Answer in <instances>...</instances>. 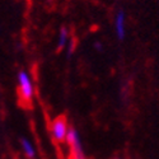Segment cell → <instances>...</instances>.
<instances>
[{"mask_svg":"<svg viewBox=\"0 0 159 159\" xmlns=\"http://www.w3.org/2000/svg\"><path fill=\"white\" fill-rule=\"evenodd\" d=\"M65 141L68 143L69 147H70L73 159H85L80 138H79L78 131L74 127H69V131H68V135H66V140Z\"/></svg>","mask_w":159,"mask_h":159,"instance_id":"cell-1","label":"cell"},{"mask_svg":"<svg viewBox=\"0 0 159 159\" xmlns=\"http://www.w3.org/2000/svg\"><path fill=\"white\" fill-rule=\"evenodd\" d=\"M68 131H69V126H68V120L64 115L59 116L56 120H54L51 126V132H52V136L54 139L59 143H62L66 140V135H68Z\"/></svg>","mask_w":159,"mask_h":159,"instance_id":"cell-2","label":"cell"},{"mask_svg":"<svg viewBox=\"0 0 159 159\" xmlns=\"http://www.w3.org/2000/svg\"><path fill=\"white\" fill-rule=\"evenodd\" d=\"M18 80H19V93L20 97L24 99V102H31L33 97V85L32 82L28 76V74L25 71H20L18 75Z\"/></svg>","mask_w":159,"mask_h":159,"instance_id":"cell-3","label":"cell"},{"mask_svg":"<svg viewBox=\"0 0 159 159\" xmlns=\"http://www.w3.org/2000/svg\"><path fill=\"white\" fill-rule=\"evenodd\" d=\"M115 30H116V34L118 37V39L125 38V13L122 10H118L116 14V19H115Z\"/></svg>","mask_w":159,"mask_h":159,"instance_id":"cell-4","label":"cell"},{"mask_svg":"<svg viewBox=\"0 0 159 159\" xmlns=\"http://www.w3.org/2000/svg\"><path fill=\"white\" fill-rule=\"evenodd\" d=\"M20 144H22V148H23L24 154L27 155L28 158H33L34 154H36V152H34V148L32 147V144L27 139H22L20 140Z\"/></svg>","mask_w":159,"mask_h":159,"instance_id":"cell-5","label":"cell"},{"mask_svg":"<svg viewBox=\"0 0 159 159\" xmlns=\"http://www.w3.org/2000/svg\"><path fill=\"white\" fill-rule=\"evenodd\" d=\"M66 41H68V30H66L65 27H62L60 30V34H59V48L65 47Z\"/></svg>","mask_w":159,"mask_h":159,"instance_id":"cell-6","label":"cell"},{"mask_svg":"<svg viewBox=\"0 0 159 159\" xmlns=\"http://www.w3.org/2000/svg\"><path fill=\"white\" fill-rule=\"evenodd\" d=\"M74 50H75V41H74V39H71V41L69 42V47H68V56L69 57L73 55Z\"/></svg>","mask_w":159,"mask_h":159,"instance_id":"cell-7","label":"cell"},{"mask_svg":"<svg viewBox=\"0 0 159 159\" xmlns=\"http://www.w3.org/2000/svg\"><path fill=\"white\" fill-rule=\"evenodd\" d=\"M94 46H96V48H97V50H99V51L102 50V46H101V43H99V42H97Z\"/></svg>","mask_w":159,"mask_h":159,"instance_id":"cell-8","label":"cell"}]
</instances>
